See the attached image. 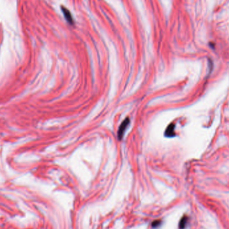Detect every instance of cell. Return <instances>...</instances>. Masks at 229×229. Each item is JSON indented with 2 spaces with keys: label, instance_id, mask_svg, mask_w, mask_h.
Here are the masks:
<instances>
[{
  "label": "cell",
  "instance_id": "1",
  "mask_svg": "<svg viewBox=\"0 0 229 229\" xmlns=\"http://www.w3.org/2000/svg\"><path fill=\"white\" fill-rule=\"evenodd\" d=\"M129 123V119H126L122 123V124L120 125L119 129V132H118V136H119V139L122 138L123 134H124V131H125L126 127H127Z\"/></svg>",
  "mask_w": 229,
  "mask_h": 229
},
{
  "label": "cell",
  "instance_id": "2",
  "mask_svg": "<svg viewBox=\"0 0 229 229\" xmlns=\"http://www.w3.org/2000/svg\"><path fill=\"white\" fill-rule=\"evenodd\" d=\"M62 12L64 13V17L66 18V20H67V22L70 23L71 24H73V19H72V17L71 16V13L69 10L66 8H64V7H62Z\"/></svg>",
  "mask_w": 229,
  "mask_h": 229
},
{
  "label": "cell",
  "instance_id": "3",
  "mask_svg": "<svg viewBox=\"0 0 229 229\" xmlns=\"http://www.w3.org/2000/svg\"><path fill=\"white\" fill-rule=\"evenodd\" d=\"M174 125H170L165 131V135L167 137H172L174 135Z\"/></svg>",
  "mask_w": 229,
  "mask_h": 229
},
{
  "label": "cell",
  "instance_id": "4",
  "mask_svg": "<svg viewBox=\"0 0 229 229\" xmlns=\"http://www.w3.org/2000/svg\"><path fill=\"white\" fill-rule=\"evenodd\" d=\"M187 221H188V218H187V217H186V216H184L182 218V220L180 221V225H179L180 228L183 229V228H185Z\"/></svg>",
  "mask_w": 229,
  "mask_h": 229
},
{
  "label": "cell",
  "instance_id": "5",
  "mask_svg": "<svg viewBox=\"0 0 229 229\" xmlns=\"http://www.w3.org/2000/svg\"><path fill=\"white\" fill-rule=\"evenodd\" d=\"M160 221H157L154 222V223L152 224V226H159V224H160Z\"/></svg>",
  "mask_w": 229,
  "mask_h": 229
}]
</instances>
